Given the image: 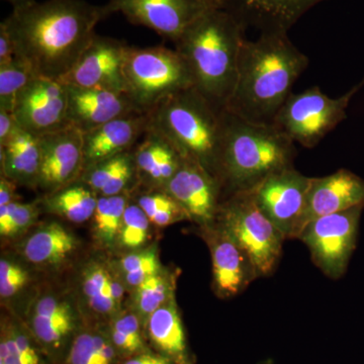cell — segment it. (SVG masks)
Masks as SVG:
<instances>
[{
  "mask_svg": "<svg viewBox=\"0 0 364 364\" xmlns=\"http://www.w3.org/2000/svg\"><path fill=\"white\" fill-rule=\"evenodd\" d=\"M213 263V286L215 294L228 299L236 296L257 279L258 274L248 254L215 222L205 226Z\"/></svg>",
  "mask_w": 364,
  "mask_h": 364,
  "instance_id": "obj_16",
  "label": "cell"
},
{
  "mask_svg": "<svg viewBox=\"0 0 364 364\" xmlns=\"http://www.w3.org/2000/svg\"><path fill=\"white\" fill-rule=\"evenodd\" d=\"M138 186L164 188L183 161L176 146L161 132L150 126L133 149Z\"/></svg>",
  "mask_w": 364,
  "mask_h": 364,
  "instance_id": "obj_22",
  "label": "cell"
},
{
  "mask_svg": "<svg viewBox=\"0 0 364 364\" xmlns=\"http://www.w3.org/2000/svg\"><path fill=\"white\" fill-rule=\"evenodd\" d=\"M146 325L150 341L162 355L179 361L186 359V334L174 298L151 314Z\"/></svg>",
  "mask_w": 364,
  "mask_h": 364,
  "instance_id": "obj_28",
  "label": "cell"
},
{
  "mask_svg": "<svg viewBox=\"0 0 364 364\" xmlns=\"http://www.w3.org/2000/svg\"><path fill=\"white\" fill-rule=\"evenodd\" d=\"M151 222L140 205L132 200L124 210L119 243L124 248L139 249L145 245L149 237Z\"/></svg>",
  "mask_w": 364,
  "mask_h": 364,
  "instance_id": "obj_38",
  "label": "cell"
},
{
  "mask_svg": "<svg viewBox=\"0 0 364 364\" xmlns=\"http://www.w3.org/2000/svg\"><path fill=\"white\" fill-rule=\"evenodd\" d=\"M97 200L98 196L95 191L78 179L54 193L45 195L39 203L46 213L63 218L74 224H82L92 219Z\"/></svg>",
  "mask_w": 364,
  "mask_h": 364,
  "instance_id": "obj_27",
  "label": "cell"
},
{
  "mask_svg": "<svg viewBox=\"0 0 364 364\" xmlns=\"http://www.w3.org/2000/svg\"><path fill=\"white\" fill-rule=\"evenodd\" d=\"M294 145L273 124L251 123L226 109L221 156L225 198L252 191L275 172L294 167Z\"/></svg>",
  "mask_w": 364,
  "mask_h": 364,
  "instance_id": "obj_4",
  "label": "cell"
},
{
  "mask_svg": "<svg viewBox=\"0 0 364 364\" xmlns=\"http://www.w3.org/2000/svg\"><path fill=\"white\" fill-rule=\"evenodd\" d=\"M124 284L102 262H90L81 274V291L90 310L104 317L121 313Z\"/></svg>",
  "mask_w": 364,
  "mask_h": 364,
  "instance_id": "obj_25",
  "label": "cell"
},
{
  "mask_svg": "<svg viewBox=\"0 0 364 364\" xmlns=\"http://www.w3.org/2000/svg\"><path fill=\"white\" fill-rule=\"evenodd\" d=\"M359 205H364V179L353 172L340 169L330 176L312 177L301 231L318 218Z\"/></svg>",
  "mask_w": 364,
  "mask_h": 364,
  "instance_id": "obj_20",
  "label": "cell"
},
{
  "mask_svg": "<svg viewBox=\"0 0 364 364\" xmlns=\"http://www.w3.org/2000/svg\"><path fill=\"white\" fill-rule=\"evenodd\" d=\"M85 181L98 196H114L138 186L133 150L97 163L83 171Z\"/></svg>",
  "mask_w": 364,
  "mask_h": 364,
  "instance_id": "obj_26",
  "label": "cell"
},
{
  "mask_svg": "<svg viewBox=\"0 0 364 364\" xmlns=\"http://www.w3.org/2000/svg\"><path fill=\"white\" fill-rule=\"evenodd\" d=\"M215 222L248 254L258 277L274 272L286 238L258 207L250 191L226 196Z\"/></svg>",
  "mask_w": 364,
  "mask_h": 364,
  "instance_id": "obj_7",
  "label": "cell"
},
{
  "mask_svg": "<svg viewBox=\"0 0 364 364\" xmlns=\"http://www.w3.org/2000/svg\"><path fill=\"white\" fill-rule=\"evenodd\" d=\"M134 202L140 205L155 226H169L189 219L188 213L164 188H146L138 193Z\"/></svg>",
  "mask_w": 364,
  "mask_h": 364,
  "instance_id": "obj_32",
  "label": "cell"
},
{
  "mask_svg": "<svg viewBox=\"0 0 364 364\" xmlns=\"http://www.w3.org/2000/svg\"><path fill=\"white\" fill-rule=\"evenodd\" d=\"M109 16L122 14L131 23L146 26L176 43L203 14L222 6L220 0H109Z\"/></svg>",
  "mask_w": 364,
  "mask_h": 364,
  "instance_id": "obj_11",
  "label": "cell"
},
{
  "mask_svg": "<svg viewBox=\"0 0 364 364\" xmlns=\"http://www.w3.org/2000/svg\"><path fill=\"white\" fill-rule=\"evenodd\" d=\"M225 112L196 87H191L153 109L149 112L150 126L161 132L182 156L195 160L221 182Z\"/></svg>",
  "mask_w": 364,
  "mask_h": 364,
  "instance_id": "obj_5",
  "label": "cell"
},
{
  "mask_svg": "<svg viewBox=\"0 0 364 364\" xmlns=\"http://www.w3.org/2000/svg\"><path fill=\"white\" fill-rule=\"evenodd\" d=\"M117 267L124 286L133 289L162 270L157 250L153 248L127 254Z\"/></svg>",
  "mask_w": 364,
  "mask_h": 364,
  "instance_id": "obj_36",
  "label": "cell"
},
{
  "mask_svg": "<svg viewBox=\"0 0 364 364\" xmlns=\"http://www.w3.org/2000/svg\"><path fill=\"white\" fill-rule=\"evenodd\" d=\"M77 247L78 240L73 233L59 222H50L23 241L21 252L35 267L54 268L67 262Z\"/></svg>",
  "mask_w": 364,
  "mask_h": 364,
  "instance_id": "obj_23",
  "label": "cell"
},
{
  "mask_svg": "<svg viewBox=\"0 0 364 364\" xmlns=\"http://www.w3.org/2000/svg\"><path fill=\"white\" fill-rule=\"evenodd\" d=\"M244 26L263 33H289L314 6L325 0H220Z\"/></svg>",
  "mask_w": 364,
  "mask_h": 364,
  "instance_id": "obj_21",
  "label": "cell"
},
{
  "mask_svg": "<svg viewBox=\"0 0 364 364\" xmlns=\"http://www.w3.org/2000/svg\"><path fill=\"white\" fill-rule=\"evenodd\" d=\"M16 57V46L6 26L0 23V67L13 62Z\"/></svg>",
  "mask_w": 364,
  "mask_h": 364,
  "instance_id": "obj_40",
  "label": "cell"
},
{
  "mask_svg": "<svg viewBox=\"0 0 364 364\" xmlns=\"http://www.w3.org/2000/svg\"><path fill=\"white\" fill-rule=\"evenodd\" d=\"M13 6V7L23 6V4H28V2L32 1V0H6Z\"/></svg>",
  "mask_w": 364,
  "mask_h": 364,
  "instance_id": "obj_44",
  "label": "cell"
},
{
  "mask_svg": "<svg viewBox=\"0 0 364 364\" xmlns=\"http://www.w3.org/2000/svg\"><path fill=\"white\" fill-rule=\"evenodd\" d=\"M131 193L114 196H98L92 222L95 237L105 247H112L119 242L124 210L131 200Z\"/></svg>",
  "mask_w": 364,
  "mask_h": 364,
  "instance_id": "obj_30",
  "label": "cell"
},
{
  "mask_svg": "<svg viewBox=\"0 0 364 364\" xmlns=\"http://www.w3.org/2000/svg\"><path fill=\"white\" fill-rule=\"evenodd\" d=\"M134 291V306L141 320L147 322L151 314L174 298V280L162 270L136 287Z\"/></svg>",
  "mask_w": 364,
  "mask_h": 364,
  "instance_id": "obj_33",
  "label": "cell"
},
{
  "mask_svg": "<svg viewBox=\"0 0 364 364\" xmlns=\"http://www.w3.org/2000/svg\"><path fill=\"white\" fill-rule=\"evenodd\" d=\"M188 213L189 219L210 226L224 200L221 182L191 158L183 161L164 188Z\"/></svg>",
  "mask_w": 364,
  "mask_h": 364,
  "instance_id": "obj_15",
  "label": "cell"
},
{
  "mask_svg": "<svg viewBox=\"0 0 364 364\" xmlns=\"http://www.w3.org/2000/svg\"><path fill=\"white\" fill-rule=\"evenodd\" d=\"M364 205L309 223L299 235L310 250L314 263L333 279L343 277L356 248Z\"/></svg>",
  "mask_w": 364,
  "mask_h": 364,
  "instance_id": "obj_9",
  "label": "cell"
},
{
  "mask_svg": "<svg viewBox=\"0 0 364 364\" xmlns=\"http://www.w3.org/2000/svg\"><path fill=\"white\" fill-rule=\"evenodd\" d=\"M119 356L109 331L85 329L72 340L66 364H117Z\"/></svg>",
  "mask_w": 364,
  "mask_h": 364,
  "instance_id": "obj_29",
  "label": "cell"
},
{
  "mask_svg": "<svg viewBox=\"0 0 364 364\" xmlns=\"http://www.w3.org/2000/svg\"><path fill=\"white\" fill-rule=\"evenodd\" d=\"M309 59L287 33H263L245 40L236 83L226 109L251 123L273 124Z\"/></svg>",
  "mask_w": 364,
  "mask_h": 364,
  "instance_id": "obj_2",
  "label": "cell"
},
{
  "mask_svg": "<svg viewBox=\"0 0 364 364\" xmlns=\"http://www.w3.org/2000/svg\"><path fill=\"white\" fill-rule=\"evenodd\" d=\"M36 77L32 67L18 57L0 67V111L13 112L18 95Z\"/></svg>",
  "mask_w": 364,
  "mask_h": 364,
  "instance_id": "obj_35",
  "label": "cell"
},
{
  "mask_svg": "<svg viewBox=\"0 0 364 364\" xmlns=\"http://www.w3.org/2000/svg\"><path fill=\"white\" fill-rule=\"evenodd\" d=\"M30 274L25 267L7 258L0 260V296L7 299L20 293L28 284Z\"/></svg>",
  "mask_w": 364,
  "mask_h": 364,
  "instance_id": "obj_39",
  "label": "cell"
},
{
  "mask_svg": "<svg viewBox=\"0 0 364 364\" xmlns=\"http://www.w3.org/2000/svg\"><path fill=\"white\" fill-rule=\"evenodd\" d=\"M0 364H4V363H0Z\"/></svg>",
  "mask_w": 364,
  "mask_h": 364,
  "instance_id": "obj_45",
  "label": "cell"
},
{
  "mask_svg": "<svg viewBox=\"0 0 364 364\" xmlns=\"http://www.w3.org/2000/svg\"><path fill=\"white\" fill-rule=\"evenodd\" d=\"M41 166L37 188L45 195L78 181L85 166L83 133L68 126L39 136Z\"/></svg>",
  "mask_w": 364,
  "mask_h": 364,
  "instance_id": "obj_14",
  "label": "cell"
},
{
  "mask_svg": "<svg viewBox=\"0 0 364 364\" xmlns=\"http://www.w3.org/2000/svg\"><path fill=\"white\" fill-rule=\"evenodd\" d=\"M363 83L336 98L328 97L318 86L291 93L275 117L273 126L294 144L305 148L316 147L346 119L351 98Z\"/></svg>",
  "mask_w": 364,
  "mask_h": 364,
  "instance_id": "obj_8",
  "label": "cell"
},
{
  "mask_svg": "<svg viewBox=\"0 0 364 364\" xmlns=\"http://www.w3.org/2000/svg\"><path fill=\"white\" fill-rule=\"evenodd\" d=\"M1 176L18 186L37 188L41 166L39 136L20 129L0 146Z\"/></svg>",
  "mask_w": 364,
  "mask_h": 364,
  "instance_id": "obj_24",
  "label": "cell"
},
{
  "mask_svg": "<svg viewBox=\"0 0 364 364\" xmlns=\"http://www.w3.org/2000/svg\"><path fill=\"white\" fill-rule=\"evenodd\" d=\"M28 328L35 341L54 355L63 350L77 333V312L65 296L42 294L28 313Z\"/></svg>",
  "mask_w": 364,
  "mask_h": 364,
  "instance_id": "obj_17",
  "label": "cell"
},
{
  "mask_svg": "<svg viewBox=\"0 0 364 364\" xmlns=\"http://www.w3.org/2000/svg\"><path fill=\"white\" fill-rule=\"evenodd\" d=\"M41 210L39 202H16L0 207V235L14 238L33 226Z\"/></svg>",
  "mask_w": 364,
  "mask_h": 364,
  "instance_id": "obj_37",
  "label": "cell"
},
{
  "mask_svg": "<svg viewBox=\"0 0 364 364\" xmlns=\"http://www.w3.org/2000/svg\"><path fill=\"white\" fill-rule=\"evenodd\" d=\"M129 47L122 41L95 35L60 81L65 85L126 93L124 66Z\"/></svg>",
  "mask_w": 364,
  "mask_h": 364,
  "instance_id": "obj_12",
  "label": "cell"
},
{
  "mask_svg": "<svg viewBox=\"0 0 364 364\" xmlns=\"http://www.w3.org/2000/svg\"><path fill=\"white\" fill-rule=\"evenodd\" d=\"M311 181L312 177L289 167L250 191L258 207L286 239L298 238L301 232Z\"/></svg>",
  "mask_w": 364,
  "mask_h": 364,
  "instance_id": "obj_10",
  "label": "cell"
},
{
  "mask_svg": "<svg viewBox=\"0 0 364 364\" xmlns=\"http://www.w3.org/2000/svg\"><path fill=\"white\" fill-rule=\"evenodd\" d=\"M16 186V184L11 179L1 176V178H0V207H4V205L18 200Z\"/></svg>",
  "mask_w": 364,
  "mask_h": 364,
  "instance_id": "obj_42",
  "label": "cell"
},
{
  "mask_svg": "<svg viewBox=\"0 0 364 364\" xmlns=\"http://www.w3.org/2000/svg\"><path fill=\"white\" fill-rule=\"evenodd\" d=\"M123 364H171V361L162 354L143 352V353L138 354V355L132 356Z\"/></svg>",
  "mask_w": 364,
  "mask_h": 364,
  "instance_id": "obj_43",
  "label": "cell"
},
{
  "mask_svg": "<svg viewBox=\"0 0 364 364\" xmlns=\"http://www.w3.org/2000/svg\"><path fill=\"white\" fill-rule=\"evenodd\" d=\"M124 75L127 95L144 112H150L179 91L195 87L193 75L181 54L163 46L129 47Z\"/></svg>",
  "mask_w": 364,
  "mask_h": 364,
  "instance_id": "obj_6",
  "label": "cell"
},
{
  "mask_svg": "<svg viewBox=\"0 0 364 364\" xmlns=\"http://www.w3.org/2000/svg\"><path fill=\"white\" fill-rule=\"evenodd\" d=\"M20 129L13 112L0 111V146L6 144Z\"/></svg>",
  "mask_w": 364,
  "mask_h": 364,
  "instance_id": "obj_41",
  "label": "cell"
},
{
  "mask_svg": "<svg viewBox=\"0 0 364 364\" xmlns=\"http://www.w3.org/2000/svg\"><path fill=\"white\" fill-rule=\"evenodd\" d=\"M67 87L59 80L36 77L21 90L13 114L23 131L40 136L68 127Z\"/></svg>",
  "mask_w": 364,
  "mask_h": 364,
  "instance_id": "obj_13",
  "label": "cell"
},
{
  "mask_svg": "<svg viewBox=\"0 0 364 364\" xmlns=\"http://www.w3.org/2000/svg\"><path fill=\"white\" fill-rule=\"evenodd\" d=\"M140 317L135 312H121L112 318L109 335L122 356H135L146 352Z\"/></svg>",
  "mask_w": 364,
  "mask_h": 364,
  "instance_id": "obj_34",
  "label": "cell"
},
{
  "mask_svg": "<svg viewBox=\"0 0 364 364\" xmlns=\"http://www.w3.org/2000/svg\"><path fill=\"white\" fill-rule=\"evenodd\" d=\"M149 124V112H136L83 133V171L97 163L133 150Z\"/></svg>",
  "mask_w": 364,
  "mask_h": 364,
  "instance_id": "obj_19",
  "label": "cell"
},
{
  "mask_svg": "<svg viewBox=\"0 0 364 364\" xmlns=\"http://www.w3.org/2000/svg\"><path fill=\"white\" fill-rule=\"evenodd\" d=\"M109 14L85 0H35L14 7L1 23L23 59L39 77L61 80L73 68Z\"/></svg>",
  "mask_w": 364,
  "mask_h": 364,
  "instance_id": "obj_1",
  "label": "cell"
},
{
  "mask_svg": "<svg viewBox=\"0 0 364 364\" xmlns=\"http://www.w3.org/2000/svg\"><path fill=\"white\" fill-rule=\"evenodd\" d=\"M246 26L219 6L203 14L174 43L195 87L220 109L233 93Z\"/></svg>",
  "mask_w": 364,
  "mask_h": 364,
  "instance_id": "obj_3",
  "label": "cell"
},
{
  "mask_svg": "<svg viewBox=\"0 0 364 364\" xmlns=\"http://www.w3.org/2000/svg\"><path fill=\"white\" fill-rule=\"evenodd\" d=\"M33 337L16 323L2 324L0 363L44 364Z\"/></svg>",
  "mask_w": 364,
  "mask_h": 364,
  "instance_id": "obj_31",
  "label": "cell"
},
{
  "mask_svg": "<svg viewBox=\"0 0 364 364\" xmlns=\"http://www.w3.org/2000/svg\"><path fill=\"white\" fill-rule=\"evenodd\" d=\"M67 122L82 133L112 119L141 112L127 93L66 85Z\"/></svg>",
  "mask_w": 364,
  "mask_h": 364,
  "instance_id": "obj_18",
  "label": "cell"
}]
</instances>
